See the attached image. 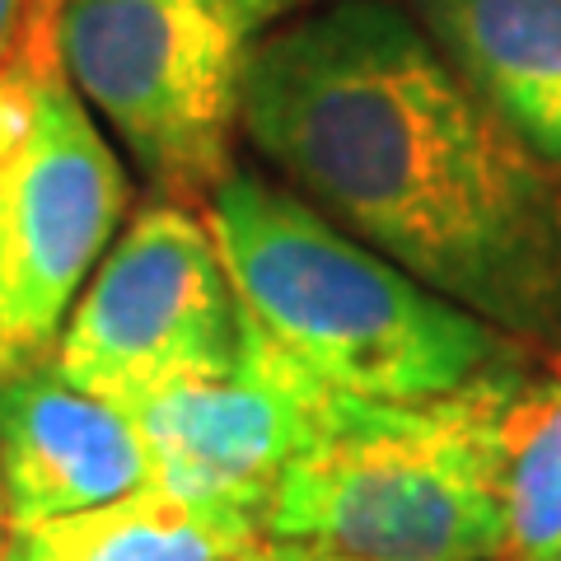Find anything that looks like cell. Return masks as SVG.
Returning a JSON list of instances; mask_svg holds the SVG:
<instances>
[{"mask_svg":"<svg viewBox=\"0 0 561 561\" xmlns=\"http://www.w3.org/2000/svg\"><path fill=\"white\" fill-rule=\"evenodd\" d=\"M239 131L440 300L515 342H561V179L402 0H313L257 33Z\"/></svg>","mask_w":561,"mask_h":561,"instance_id":"6da1fadb","label":"cell"},{"mask_svg":"<svg viewBox=\"0 0 561 561\" xmlns=\"http://www.w3.org/2000/svg\"><path fill=\"white\" fill-rule=\"evenodd\" d=\"M239 305L319 383L365 402L449 398L524 375V346L351 239L300 192L230 169L206 197Z\"/></svg>","mask_w":561,"mask_h":561,"instance_id":"7a4b0ae2","label":"cell"},{"mask_svg":"<svg viewBox=\"0 0 561 561\" xmlns=\"http://www.w3.org/2000/svg\"><path fill=\"white\" fill-rule=\"evenodd\" d=\"M519 393L524 375L426 402L337 393L280 472L262 538L356 561L505 557V416Z\"/></svg>","mask_w":561,"mask_h":561,"instance_id":"3957f363","label":"cell"},{"mask_svg":"<svg viewBox=\"0 0 561 561\" xmlns=\"http://www.w3.org/2000/svg\"><path fill=\"white\" fill-rule=\"evenodd\" d=\"M253 38L202 0H61L51 51L160 202H206L234 169Z\"/></svg>","mask_w":561,"mask_h":561,"instance_id":"277c9868","label":"cell"},{"mask_svg":"<svg viewBox=\"0 0 561 561\" xmlns=\"http://www.w3.org/2000/svg\"><path fill=\"white\" fill-rule=\"evenodd\" d=\"M243 305L216 234L179 202L140 206L122 230L51 346V365L113 408L234 370Z\"/></svg>","mask_w":561,"mask_h":561,"instance_id":"5b68a950","label":"cell"},{"mask_svg":"<svg viewBox=\"0 0 561 561\" xmlns=\"http://www.w3.org/2000/svg\"><path fill=\"white\" fill-rule=\"evenodd\" d=\"M127 202V169L57 66L33 131L0 154V370L51 356Z\"/></svg>","mask_w":561,"mask_h":561,"instance_id":"8992f818","label":"cell"},{"mask_svg":"<svg viewBox=\"0 0 561 561\" xmlns=\"http://www.w3.org/2000/svg\"><path fill=\"white\" fill-rule=\"evenodd\" d=\"M332 398L337 389L300 370L243 309L230 375L173 383L127 416L150 454V486L202 511L239 557L262 542L280 472L323 426Z\"/></svg>","mask_w":561,"mask_h":561,"instance_id":"52a82bcc","label":"cell"},{"mask_svg":"<svg viewBox=\"0 0 561 561\" xmlns=\"http://www.w3.org/2000/svg\"><path fill=\"white\" fill-rule=\"evenodd\" d=\"M0 486L10 529H33L150 486V454L127 412L38 356L0 370Z\"/></svg>","mask_w":561,"mask_h":561,"instance_id":"ba28073f","label":"cell"},{"mask_svg":"<svg viewBox=\"0 0 561 561\" xmlns=\"http://www.w3.org/2000/svg\"><path fill=\"white\" fill-rule=\"evenodd\" d=\"M524 150L561 179V0H402Z\"/></svg>","mask_w":561,"mask_h":561,"instance_id":"9c48e42d","label":"cell"},{"mask_svg":"<svg viewBox=\"0 0 561 561\" xmlns=\"http://www.w3.org/2000/svg\"><path fill=\"white\" fill-rule=\"evenodd\" d=\"M5 561H234V548L187 501L140 486L94 511L14 529Z\"/></svg>","mask_w":561,"mask_h":561,"instance_id":"30bf717a","label":"cell"},{"mask_svg":"<svg viewBox=\"0 0 561 561\" xmlns=\"http://www.w3.org/2000/svg\"><path fill=\"white\" fill-rule=\"evenodd\" d=\"M505 557L561 561V365L505 416Z\"/></svg>","mask_w":561,"mask_h":561,"instance_id":"8fae6325","label":"cell"},{"mask_svg":"<svg viewBox=\"0 0 561 561\" xmlns=\"http://www.w3.org/2000/svg\"><path fill=\"white\" fill-rule=\"evenodd\" d=\"M61 0H0V66L51 43V20Z\"/></svg>","mask_w":561,"mask_h":561,"instance_id":"7c38bea8","label":"cell"},{"mask_svg":"<svg viewBox=\"0 0 561 561\" xmlns=\"http://www.w3.org/2000/svg\"><path fill=\"white\" fill-rule=\"evenodd\" d=\"M202 5H210L216 14H225L234 28H243L249 38H257V33H267L272 24L290 20L295 10L313 5V0H202Z\"/></svg>","mask_w":561,"mask_h":561,"instance_id":"4fadbf2b","label":"cell"},{"mask_svg":"<svg viewBox=\"0 0 561 561\" xmlns=\"http://www.w3.org/2000/svg\"><path fill=\"white\" fill-rule=\"evenodd\" d=\"M234 561H356V557L323 552V548H305V542H276V538H262V542H253L249 552H239Z\"/></svg>","mask_w":561,"mask_h":561,"instance_id":"5bb4252c","label":"cell"},{"mask_svg":"<svg viewBox=\"0 0 561 561\" xmlns=\"http://www.w3.org/2000/svg\"><path fill=\"white\" fill-rule=\"evenodd\" d=\"M10 511H5V486H0V561L10 557Z\"/></svg>","mask_w":561,"mask_h":561,"instance_id":"9a60e30c","label":"cell"}]
</instances>
